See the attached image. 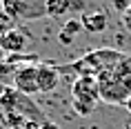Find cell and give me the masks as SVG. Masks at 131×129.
I'll return each instance as SVG.
<instances>
[{"mask_svg": "<svg viewBox=\"0 0 131 129\" xmlns=\"http://www.w3.org/2000/svg\"><path fill=\"white\" fill-rule=\"evenodd\" d=\"M82 0H45V14L51 18H60L71 9H82Z\"/></svg>", "mask_w": 131, "mask_h": 129, "instance_id": "8", "label": "cell"}, {"mask_svg": "<svg viewBox=\"0 0 131 129\" xmlns=\"http://www.w3.org/2000/svg\"><path fill=\"white\" fill-rule=\"evenodd\" d=\"M0 111L2 114H20L27 120L45 122L42 109L34 102V98L20 94L16 87H5L0 91Z\"/></svg>", "mask_w": 131, "mask_h": 129, "instance_id": "2", "label": "cell"}, {"mask_svg": "<svg viewBox=\"0 0 131 129\" xmlns=\"http://www.w3.org/2000/svg\"><path fill=\"white\" fill-rule=\"evenodd\" d=\"M62 31L76 38V36L82 31V22H80V20H67V22H64V29H62Z\"/></svg>", "mask_w": 131, "mask_h": 129, "instance_id": "10", "label": "cell"}, {"mask_svg": "<svg viewBox=\"0 0 131 129\" xmlns=\"http://www.w3.org/2000/svg\"><path fill=\"white\" fill-rule=\"evenodd\" d=\"M58 40H60V45H71V42H73V36H69V34H64V31H60Z\"/></svg>", "mask_w": 131, "mask_h": 129, "instance_id": "11", "label": "cell"}, {"mask_svg": "<svg viewBox=\"0 0 131 129\" xmlns=\"http://www.w3.org/2000/svg\"><path fill=\"white\" fill-rule=\"evenodd\" d=\"M60 67H56L51 62H40L38 65V89L42 94H51L60 85Z\"/></svg>", "mask_w": 131, "mask_h": 129, "instance_id": "6", "label": "cell"}, {"mask_svg": "<svg viewBox=\"0 0 131 129\" xmlns=\"http://www.w3.org/2000/svg\"><path fill=\"white\" fill-rule=\"evenodd\" d=\"M2 14L11 20H36L45 14V0H2Z\"/></svg>", "mask_w": 131, "mask_h": 129, "instance_id": "4", "label": "cell"}, {"mask_svg": "<svg viewBox=\"0 0 131 129\" xmlns=\"http://www.w3.org/2000/svg\"><path fill=\"white\" fill-rule=\"evenodd\" d=\"M71 105L80 116H91L98 107L100 100V91H98V80L93 76H78L73 87H71Z\"/></svg>", "mask_w": 131, "mask_h": 129, "instance_id": "3", "label": "cell"}, {"mask_svg": "<svg viewBox=\"0 0 131 129\" xmlns=\"http://www.w3.org/2000/svg\"><path fill=\"white\" fill-rule=\"evenodd\" d=\"M25 47H27V36L22 34L18 27L0 34V49H2V54H7V56L9 54H20Z\"/></svg>", "mask_w": 131, "mask_h": 129, "instance_id": "7", "label": "cell"}, {"mask_svg": "<svg viewBox=\"0 0 131 129\" xmlns=\"http://www.w3.org/2000/svg\"><path fill=\"white\" fill-rule=\"evenodd\" d=\"M124 107L129 109V114H131V98H129V100H127V102H124Z\"/></svg>", "mask_w": 131, "mask_h": 129, "instance_id": "14", "label": "cell"}, {"mask_svg": "<svg viewBox=\"0 0 131 129\" xmlns=\"http://www.w3.org/2000/svg\"><path fill=\"white\" fill-rule=\"evenodd\" d=\"M124 129H131V125H127V127H124Z\"/></svg>", "mask_w": 131, "mask_h": 129, "instance_id": "15", "label": "cell"}, {"mask_svg": "<svg viewBox=\"0 0 131 129\" xmlns=\"http://www.w3.org/2000/svg\"><path fill=\"white\" fill-rule=\"evenodd\" d=\"M100 100L109 105H124L131 98V58L124 56L120 65L96 78Z\"/></svg>", "mask_w": 131, "mask_h": 129, "instance_id": "1", "label": "cell"}, {"mask_svg": "<svg viewBox=\"0 0 131 129\" xmlns=\"http://www.w3.org/2000/svg\"><path fill=\"white\" fill-rule=\"evenodd\" d=\"M14 87L25 96L38 94V65H25L18 71H14Z\"/></svg>", "mask_w": 131, "mask_h": 129, "instance_id": "5", "label": "cell"}, {"mask_svg": "<svg viewBox=\"0 0 131 129\" xmlns=\"http://www.w3.org/2000/svg\"><path fill=\"white\" fill-rule=\"evenodd\" d=\"M82 29L84 31H89V34H100V31H104L107 29V14L104 11H87V14H82Z\"/></svg>", "mask_w": 131, "mask_h": 129, "instance_id": "9", "label": "cell"}, {"mask_svg": "<svg viewBox=\"0 0 131 129\" xmlns=\"http://www.w3.org/2000/svg\"><path fill=\"white\" fill-rule=\"evenodd\" d=\"M124 25L131 29V9H127V11H124Z\"/></svg>", "mask_w": 131, "mask_h": 129, "instance_id": "13", "label": "cell"}, {"mask_svg": "<svg viewBox=\"0 0 131 129\" xmlns=\"http://www.w3.org/2000/svg\"><path fill=\"white\" fill-rule=\"evenodd\" d=\"M42 122H36V120H27L25 122V129H40Z\"/></svg>", "mask_w": 131, "mask_h": 129, "instance_id": "12", "label": "cell"}]
</instances>
